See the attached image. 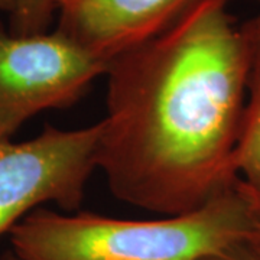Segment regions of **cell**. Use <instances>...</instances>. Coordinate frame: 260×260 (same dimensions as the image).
Instances as JSON below:
<instances>
[{
  "label": "cell",
  "instance_id": "cell-1",
  "mask_svg": "<svg viewBox=\"0 0 260 260\" xmlns=\"http://www.w3.org/2000/svg\"><path fill=\"white\" fill-rule=\"evenodd\" d=\"M229 2H201L107 65L97 169L123 203L169 217L239 182L249 49Z\"/></svg>",
  "mask_w": 260,
  "mask_h": 260
},
{
  "label": "cell",
  "instance_id": "cell-2",
  "mask_svg": "<svg viewBox=\"0 0 260 260\" xmlns=\"http://www.w3.org/2000/svg\"><path fill=\"white\" fill-rule=\"evenodd\" d=\"M256 234L239 182L191 213L127 220L39 207L9 233L19 260H207Z\"/></svg>",
  "mask_w": 260,
  "mask_h": 260
},
{
  "label": "cell",
  "instance_id": "cell-3",
  "mask_svg": "<svg viewBox=\"0 0 260 260\" xmlns=\"http://www.w3.org/2000/svg\"><path fill=\"white\" fill-rule=\"evenodd\" d=\"M107 65L58 29L15 35L0 22V140L41 112L74 106Z\"/></svg>",
  "mask_w": 260,
  "mask_h": 260
},
{
  "label": "cell",
  "instance_id": "cell-4",
  "mask_svg": "<svg viewBox=\"0 0 260 260\" xmlns=\"http://www.w3.org/2000/svg\"><path fill=\"white\" fill-rule=\"evenodd\" d=\"M99 139L100 121L71 130L45 124L32 139L0 140V237L47 203L78 211L97 171Z\"/></svg>",
  "mask_w": 260,
  "mask_h": 260
},
{
  "label": "cell",
  "instance_id": "cell-5",
  "mask_svg": "<svg viewBox=\"0 0 260 260\" xmlns=\"http://www.w3.org/2000/svg\"><path fill=\"white\" fill-rule=\"evenodd\" d=\"M204 0H56V29L104 62L158 37Z\"/></svg>",
  "mask_w": 260,
  "mask_h": 260
},
{
  "label": "cell",
  "instance_id": "cell-6",
  "mask_svg": "<svg viewBox=\"0 0 260 260\" xmlns=\"http://www.w3.org/2000/svg\"><path fill=\"white\" fill-rule=\"evenodd\" d=\"M242 30L249 49V75L234 167L243 182L260 188V13L246 20Z\"/></svg>",
  "mask_w": 260,
  "mask_h": 260
},
{
  "label": "cell",
  "instance_id": "cell-7",
  "mask_svg": "<svg viewBox=\"0 0 260 260\" xmlns=\"http://www.w3.org/2000/svg\"><path fill=\"white\" fill-rule=\"evenodd\" d=\"M9 16V30L15 35L45 34L56 16V0H15Z\"/></svg>",
  "mask_w": 260,
  "mask_h": 260
},
{
  "label": "cell",
  "instance_id": "cell-8",
  "mask_svg": "<svg viewBox=\"0 0 260 260\" xmlns=\"http://www.w3.org/2000/svg\"><path fill=\"white\" fill-rule=\"evenodd\" d=\"M207 260H260V247L256 243L244 242L230 247L221 254Z\"/></svg>",
  "mask_w": 260,
  "mask_h": 260
},
{
  "label": "cell",
  "instance_id": "cell-9",
  "mask_svg": "<svg viewBox=\"0 0 260 260\" xmlns=\"http://www.w3.org/2000/svg\"><path fill=\"white\" fill-rule=\"evenodd\" d=\"M239 188L242 191V194L244 195L247 204H249V208H250L251 217L254 220V224L257 227V234L256 237H260V188L257 186H251L246 182H243L242 179L239 181ZM254 237V239H256ZM253 239V240H254Z\"/></svg>",
  "mask_w": 260,
  "mask_h": 260
},
{
  "label": "cell",
  "instance_id": "cell-10",
  "mask_svg": "<svg viewBox=\"0 0 260 260\" xmlns=\"http://www.w3.org/2000/svg\"><path fill=\"white\" fill-rule=\"evenodd\" d=\"M15 9V0H0V12L12 13Z\"/></svg>",
  "mask_w": 260,
  "mask_h": 260
},
{
  "label": "cell",
  "instance_id": "cell-11",
  "mask_svg": "<svg viewBox=\"0 0 260 260\" xmlns=\"http://www.w3.org/2000/svg\"><path fill=\"white\" fill-rule=\"evenodd\" d=\"M0 260H19L16 256H15V253L12 250H8L3 253V256L0 257Z\"/></svg>",
  "mask_w": 260,
  "mask_h": 260
},
{
  "label": "cell",
  "instance_id": "cell-12",
  "mask_svg": "<svg viewBox=\"0 0 260 260\" xmlns=\"http://www.w3.org/2000/svg\"><path fill=\"white\" fill-rule=\"evenodd\" d=\"M249 2H256V3H260V0H249Z\"/></svg>",
  "mask_w": 260,
  "mask_h": 260
},
{
  "label": "cell",
  "instance_id": "cell-13",
  "mask_svg": "<svg viewBox=\"0 0 260 260\" xmlns=\"http://www.w3.org/2000/svg\"><path fill=\"white\" fill-rule=\"evenodd\" d=\"M257 243H259V246H260V239H259V242H257Z\"/></svg>",
  "mask_w": 260,
  "mask_h": 260
}]
</instances>
